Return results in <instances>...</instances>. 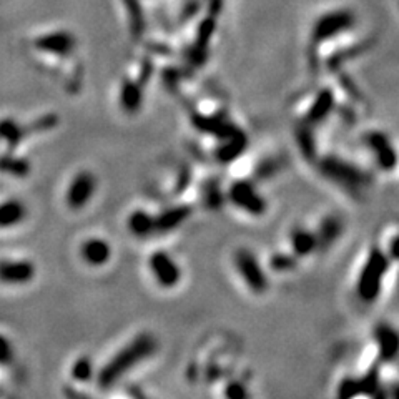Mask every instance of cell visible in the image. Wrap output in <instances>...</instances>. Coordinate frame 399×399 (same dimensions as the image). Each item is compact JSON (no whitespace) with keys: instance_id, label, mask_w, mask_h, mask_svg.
<instances>
[{"instance_id":"1","label":"cell","mask_w":399,"mask_h":399,"mask_svg":"<svg viewBox=\"0 0 399 399\" xmlns=\"http://www.w3.org/2000/svg\"><path fill=\"white\" fill-rule=\"evenodd\" d=\"M157 349V341L151 335H140L132 342H128L120 353H116L112 361L102 368L98 372L100 388H110L116 379L127 372L130 368L137 366L143 359H146Z\"/></svg>"},{"instance_id":"2","label":"cell","mask_w":399,"mask_h":399,"mask_svg":"<svg viewBox=\"0 0 399 399\" xmlns=\"http://www.w3.org/2000/svg\"><path fill=\"white\" fill-rule=\"evenodd\" d=\"M389 259L386 253L379 248H372L368 255L366 263H364L361 275L358 280V296L363 301L371 303L379 296L381 286H383V278L388 271Z\"/></svg>"},{"instance_id":"3","label":"cell","mask_w":399,"mask_h":399,"mask_svg":"<svg viewBox=\"0 0 399 399\" xmlns=\"http://www.w3.org/2000/svg\"><path fill=\"white\" fill-rule=\"evenodd\" d=\"M319 170L324 176L338 185H342L345 188L359 190L368 183L366 173L361 168L338 157H324L319 162Z\"/></svg>"},{"instance_id":"4","label":"cell","mask_w":399,"mask_h":399,"mask_svg":"<svg viewBox=\"0 0 399 399\" xmlns=\"http://www.w3.org/2000/svg\"><path fill=\"white\" fill-rule=\"evenodd\" d=\"M235 266L251 292L263 293L268 288V280L262 270V264L250 250L241 248L236 251Z\"/></svg>"},{"instance_id":"5","label":"cell","mask_w":399,"mask_h":399,"mask_svg":"<svg viewBox=\"0 0 399 399\" xmlns=\"http://www.w3.org/2000/svg\"><path fill=\"white\" fill-rule=\"evenodd\" d=\"M229 202L233 205L245 210L246 213L259 216L266 211V202L264 198L257 192L253 185L246 180H238L235 183H232L228 190Z\"/></svg>"},{"instance_id":"6","label":"cell","mask_w":399,"mask_h":399,"mask_svg":"<svg viewBox=\"0 0 399 399\" xmlns=\"http://www.w3.org/2000/svg\"><path fill=\"white\" fill-rule=\"evenodd\" d=\"M354 17L348 10H338L331 14L323 15L315 24L313 29V40L315 42H326L328 38L338 36L353 27Z\"/></svg>"},{"instance_id":"7","label":"cell","mask_w":399,"mask_h":399,"mask_svg":"<svg viewBox=\"0 0 399 399\" xmlns=\"http://www.w3.org/2000/svg\"><path fill=\"white\" fill-rule=\"evenodd\" d=\"M364 142H366L368 149L375 153L376 163L381 170L391 172L396 168L398 153L388 135H384L383 132H368Z\"/></svg>"},{"instance_id":"8","label":"cell","mask_w":399,"mask_h":399,"mask_svg":"<svg viewBox=\"0 0 399 399\" xmlns=\"http://www.w3.org/2000/svg\"><path fill=\"white\" fill-rule=\"evenodd\" d=\"M150 270L155 280L163 288H173L180 283L181 271L170 255L165 251H155L150 257Z\"/></svg>"},{"instance_id":"9","label":"cell","mask_w":399,"mask_h":399,"mask_svg":"<svg viewBox=\"0 0 399 399\" xmlns=\"http://www.w3.org/2000/svg\"><path fill=\"white\" fill-rule=\"evenodd\" d=\"M95 192H97V179L90 172H80L68 186L67 205L72 210H80L92 200Z\"/></svg>"},{"instance_id":"10","label":"cell","mask_w":399,"mask_h":399,"mask_svg":"<svg viewBox=\"0 0 399 399\" xmlns=\"http://www.w3.org/2000/svg\"><path fill=\"white\" fill-rule=\"evenodd\" d=\"M36 276V266L27 259L0 262V281L6 285H27Z\"/></svg>"},{"instance_id":"11","label":"cell","mask_w":399,"mask_h":399,"mask_svg":"<svg viewBox=\"0 0 399 399\" xmlns=\"http://www.w3.org/2000/svg\"><path fill=\"white\" fill-rule=\"evenodd\" d=\"M375 340L378 342L381 361L391 363L399 356V333L391 324H378L375 329Z\"/></svg>"},{"instance_id":"12","label":"cell","mask_w":399,"mask_h":399,"mask_svg":"<svg viewBox=\"0 0 399 399\" xmlns=\"http://www.w3.org/2000/svg\"><path fill=\"white\" fill-rule=\"evenodd\" d=\"M75 37L68 32H54L47 33L36 40V47L38 50L49 52L54 55H68L75 49Z\"/></svg>"},{"instance_id":"13","label":"cell","mask_w":399,"mask_h":399,"mask_svg":"<svg viewBox=\"0 0 399 399\" xmlns=\"http://www.w3.org/2000/svg\"><path fill=\"white\" fill-rule=\"evenodd\" d=\"M112 257V248L107 241L100 238H90L82 245V258L92 266H102Z\"/></svg>"},{"instance_id":"14","label":"cell","mask_w":399,"mask_h":399,"mask_svg":"<svg viewBox=\"0 0 399 399\" xmlns=\"http://www.w3.org/2000/svg\"><path fill=\"white\" fill-rule=\"evenodd\" d=\"M190 215H192V208L186 205L170 208V210L163 211L158 218H155V228L162 233L172 232V229L179 228Z\"/></svg>"},{"instance_id":"15","label":"cell","mask_w":399,"mask_h":399,"mask_svg":"<svg viewBox=\"0 0 399 399\" xmlns=\"http://www.w3.org/2000/svg\"><path fill=\"white\" fill-rule=\"evenodd\" d=\"M142 102L143 93L140 82L125 80L120 92V103L121 107H123V110L128 112V114H137V112L140 110Z\"/></svg>"},{"instance_id":"16","label":"cell","mask_w":399,"mask_h":399,"mask_svg":"<svg viewBox=\"0 0 399 399\" xmlns=\"http://www.w3.org/2000/svg\"><path fill=\"white\" fill-rule=\"evenodd\" d=\"M342 233V221L340 216H326L323 221H321L318 233H316V238H318V246L321 248H328L329 245H333L340 235Z\"/></svg>"},{"instance_id":"17","label":"cell","mask_w":399,"mask_h":399,"mask_svg":"<svg viewBox=\"0 0 399 399\" xmlns=\"http://www.w3.org/2000/svg\"><path fill=\"white\" fill-rule=\"evenodd\" d=\"M289 243H292V248L296 257H308V255L313 253L316 248H319L318 238H316L315 233L303 228H296L294 232H292Z\"/></svg>"},{"instance_id":"18","label":"cell","mask_w":399,"mask_h":399,"mask_svg":"<svg viewBox=\"0 0 399 399\" xmlns=\"http://www.w3.org/2000/svg\"><path fill=\"white\" fill-rule=\"evenodd\" d=\"M333 105H335V95L331 93V90H321L313 102V105H311L310 112H308V123H318V121L326 119L329 112L333 110Z\"/></svg>"},{"instance_id":"19","label":"cell","mask_w":399,"mask_h":399,"mask_svg":"<svg viewBox=\"0 0 399 399\" xmlns=\"http://www.w3.org/2000/svg\"><path fill=\"white\" fill-rule=\"evenodd\" d=\"M25 218V206L19 200L0 203V228H10Z\"/></svg>"},{"instance_id":"20","label":"cell","mask_w":399,"mask_h":399,"mask_svg":"<svg viewBox=\"0 0 399 399\" xmlns=\"http://www.w3.org/2000/svg\"><path fill=\"white\" fill-rule=\"evenodd\" d=\"M128 229L135 236H149L155 232V218L143 210L133 211L128 216Z\"/></svg>"},{"instance_id":"21","label":"cell","mask_w":399,"mask_h":399,"mask_svg":"<svg viewBox=\"0 0 399 399\" xmlns=\"http://www.w3.org/2000/svg\"><path fill=\"white\" fill-rule=\"evenodd\" d=\"M25 135H27V128L20 127L17 121L10 119L0 121V140H6L10 149H15Z\"/></svg>"},{"instance_id":"22","label":"cell","mask_w":399,"mask_h":399,"mask_svg":"<svg viewBox=\"0 0 399 399\" xmlns=\"http://www.w3.org/2000/svg\"><path fill=\"white\" fill-rule=\"evenodd\" d=\"M125 7H127L130 29H132V36L140 38L145 32V15H143L142 6L138 0H123Z\"/></svg>"},{"instance_id":"23","label":"cell","mask_w":399,"mask_h":399,"mask_svg":"<svg viewBox=\"0 0 399 399\" xmlns=\"http://www.w3.org/2000/svg\"><path fill=\"white\" fill-rule=\"evenodd\" d=\"M0 172L14 176H27L30 172V163L24 158H15L12 155L0 157Z\"/></svg>"},{"instance_id":"24","label":"cell","mask_w":399,"mask_h":399,"mask_svg":"<svg viewBox=\"0 0 399 399\" xmlns=\"http://www.w3.org/2000/svg\"><path fill=\"white\" fill-rule=\"evenodd\" d=\"M243 149H245V140H243L241 133L236 132L232 135V140L228 142V145L218 151V157L221 162H232L238 153H241Z\"/></svg>"},{"instance_id":"25","label":"cell","mask_w":399,"mask_h":399,"mask_svg":"<svg viewBox=\"0 0 399 399\" xmlns=\"http://www.w3.org/2000/svg\"><path fill=\"white\" fill-rule=\"evenodd\" d=\"M93 376V364L90 361V358L82 356L73 363L72 366V378L75 381H80V383H85V381L92 379Z\"/></svg>"},{"instance_id":"26","label":"cell","mask_w":399,"mask_h":399,"mask_svg":"<svg viewBox=\"0 0 399 399\" xmlns=\"http://www.w3.org/2000/svg\"><path fill=\"white\" fill-rule=\"evenodd\" d=\"M294 264H296V259H294L293 255H285L278 253L271 258V268L275 271H288L293 270Z\"/></svg>"},{"instance_id":"27","label":"cell","mask_w":399,"mask_h":399,"mask_svg":"<svg viewBox=\"0 0 399 399\" xmlns=\"http://www.w3.org/2000/svg\"><path fill=\"white\" fill-rule=\"evenodd\" d=\"M12 361H14V349H12L10 341L0 335V366H7Z\"/></svg>"},{"instance_id":"28","label":"cell","mask_w":399,"mask_h":399,"mask_svg":"<svg viewBox=\"0 0 399 399\" xmlns=\"http://www.w3.org/2000/svg\"><path fill=\"white\" fill-rule=\"evenodd\" d=\"M358 394H361V391H359V381L346 378L340 386V393H338V396L353 398V396H358Z\"/></svg>"},{"instance_id":"29","label":"cell","mask_w":399,"mask_h":399,"mask_svg":"<svg viewBox=\"0 0 399 399\" xmlns=\"http://www.w3.org/2000/svg\"><path fill=\"white\" fill-rule=\"evenodd\" d=\"M358 381H359V391H361V394H372L376 391V388H378V372L371 371L370 375L364 376L363 379H358Z\"/></svg>"},{"instance_id":"30","label":"cell","mask_w":399,"mask_h":399,"mask_svg":"<svg viewBox=\"0 0 399 399\" xmlns=\"http://www.w3.org/2000/svg\"><path fill=\"white\" fill-rule=\"evenodd\" d=\"M59 119L55 115H45L42 119H38L36 123H32L27 130H32V132H40V130H50L57 125Z\"/></svg>"},{"instance_id":"31","label":"cell","mask_w":399,"mask_h":399,"mask_svg":"<svg viewBox=\"0 0 399 399\" xmlns=\"http://www.w3.org/2000/svg\"><path fill=\"white\" fill-rule=\"evenodd\" d=\"M225 393H227L228 398H233V399L248 396V393L245 391V388H243L241 383H229L228 388H227V391H225Z\"/></svg>"},{"instance_id":"32","label":"cell","mask_w":399,"mask_h":399,"mask_svg":"<svg viewBox=\"0 0 399 399\" xmlns=\"http://www.w3.org/2000/svg\"><path fill=\"white\" fill-rule=\"evenodd\" d=\"M298 133L303 137L301 140H299V145H301V150L305 151L308 157H311V155H313V143H311L310 132H306V130H299Z\"/></svg>"},{"instance_id":"33","label":"cell","mask_w":399,"mask_h":399,"mask_svg":"<svg viewBox=\"0 0 399 399\" xmlns=\"http://www.w3.org/2000/svg\"><path fill=\"white\" fill-rule=\"evenodd\" d=\"M389 257L399 262V235L394 236L391 245H389Z\"/></svg>"},{"instance_id":"34","label":"cell","mask_w":399,"mask_h":399,"mask_svg":"<svg viewBox=\"0 0 399 399\" xmlns=\"http://www.w3.org/2000/svg\"><path fill=\"white\" fill-rule=\"evenodd\" d=\"M150 73H151V62H150V60H145V62H143L142 75H140V84H142V85L145 84V82H149Z\"/></svg>"}]
</instances>
